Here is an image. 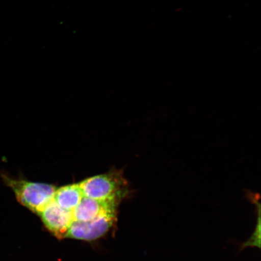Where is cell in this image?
<instances>
[{
    "label": "cell",
    "instance_id": "6da1fadb",
    "mask_svg": "<svg viewBox=\"0 0 261 261\" xmlns=\"http://www.w3.org/2000/svg\"><path fill=\"white\" fill-rule=\"evenodd\" d=\"M0 179L14 192L19 204L38 215L53 199L57 189L53 185L29 181L21 176L13 177L5 170L0 171Z\"/></svg>",
    "mask_w": 261,
    "mask_h": 261
},
{
    "label": "cell",
    "instance_id": "7a4b0ae2",
    "mask_svg": "<svg viewBox=\"0 0 261 261\" xmlns=\"http://www.w3.org/2000/svg\"><path fill=\"white\" fill-rule=\"evenodd\" d=\"M79 184L85 197L120 204L132 191L123 169H112L105 174L85 179Z\"/></svg>",
    "mask_w": 261,
    "mask_h": 261
},
{
    "label": "cell",
    "instance_id": "3957f363",
    "mask_svg": "<svg viewBox=\"0 0 261 261\" xmlns=\"http://www.w3.org/2000/svg\"><path fill=\"white\" fill-rule=\"evenodd\" d=\"M116 219L117 212H111L86 223L73 222L66 238L87 241L96 240L111 229Z\"/></svg>",
    "mask_w": 261,
    "mask_h": 261
},
{
    "label": "cell",
    "instance_id": "277c9868",
    "mask_svg": "<svg viewBox=\"0 0 261 261\" xmlns=\"http://www.w3.org/2000/svg\"><path fill=\"white\" fill-rule=\"evenodd\" d=\"M39 216L48 230L58 238H66L73 222L72 212L59 206L54 199L45 205Z\"/></svg>",
    "mask_w": 261,
    "mask_h": 261
},
{
    "label": "cell",
    "instance_id": "5b68a950",
    "mask_svg": "<svg viewBox=\"0 0 261 261\" xmlns=\"http://www.w3.org/2000/svg\"><path fill=\"white\" fill-rule=\"evenodd\" d=\"M119 203L113 201H103L85 197L72 211L73 222L86 223L101 215L117 212Z\"/></svg>",
    "mask_w": 261,
    "mask_h": 261
},
{
    "label": "cell",
    "instance_id": "8992f818",
    "mask_svg": "<svg viewBox=\"0 0 261 261\" xmlns=\"http://www.w3.org/2000/svg\"><path fill=\"white\" fill-rule=\"evenodd\" d=\"M84 197L79 184H74L57 188L54 200L64 210L72 212Z\"/></svg>",
    "mask_w": 261,
    "mask_h": 261
},
{
    "label": "cell",
    "instance_id": "52a82bcc",
    "mask_svg": "<svg viewBox=\"0 0 261 261\" xmlns=\"http://www.w3.org/2000/svg\"><path fill=\"white\" fill-rule=\"evenodd\" d=\"M247 197L251 202L256 204L257 208V223L255 231L252 237L246 242L241 244L240 252L247 247H260V204L259 202L260 195L258 194L249 191H246Z\"/></svg>",
    "mask_w": 261,
    "mask_h": 261
}]
</instances>
